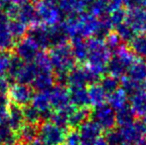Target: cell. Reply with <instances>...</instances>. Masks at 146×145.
Listing matches in <instances>:
<instances>
[{"label": "cell", "mask_w": 146, "mask_h": 145, "mask_svg": "<svg viewBox=\"0 0 146 145\" xmlns=\"http://www.w3.org/2000/svg\"><path fill=\"white\" fill-rule=\"evenodd\" d=\"M146 126L142 121L134 120L125 125H119L117 129L108 132L106 140L110 145H136L144 141Z\"/></svg>", "instance_id": "obj_1"}, {"label": "cell", "mask_w": 146, "mask_h": 145, "mask_svg": "<svg viewBox=\"0 0 146 145\" xmlns=\"http://www.w3.org/2000/svg\"><path fill=\"white\" fill-rule=\"evenodd\" d=\"M48 58L55 79L66 81L68 73L75 68L76 64L71 45L67 43L51 48L48 53Z\"/></svg>", "instance_id": "obj_2"}, {"label": "cell", "mask_w": 146, "mask_h": 145, "mask_svg": "<svg viewBox=\"0 0 146 145\" xmlns=\"http://www.w3.org/2000/svg\"><path fill=\"white\" fill-rule=\"evenodd\" d=\"M88 57L87 62L88 68L98 75H100L106 71V67L111 58V52L108 48L104 39L92 37L87 40Z\"/></svg>", "instance_id": "obj_3"}, {"label": "cell", "mask_w": 146, "mask_h": 145, "mask_svg": "<svg viewBox=\"0 0 146 145\" xmlns=\"http://www.w3.org/2000/svg\"><path fill=\"white\" fill-rule=\"evenodd\" d=\"M135 61L136 57L131 52L130 49L122 45L116 52H114L113 57L110 58L106 67V71L110 75L118 79L127 73L128 69Z\"/></svg>", "instance_id": "obj_4"}, {"label": "cell", "mask_w": 146, "mask_h": 145, "mask_svg": "<svg viewBox=\"0 0 146 145\" xmlns=\"http://www.w3.org/2000/svg\"><path fill=\"white\" fill-rule=\"evenodd\" d=\"M66 128L52 120H43L38 125V140L44 145H62L66 136Z\"/></svg>", "instance_id": "obj_5"}, {"label": "cell", "mask_w": 146, "mask_h": 145, "mask_svg": "<svg viewBox=\"0 0 146 145\" xmlns=\"http://www.w3.org/2000/svg\"><path fill=\"white\" fill-rule=\"evenodd\" d=\"M36 10L40 23L47 26L59 25L63 22L64 14L59 8L58 4L41 0L36 3Z\"/></svg>", "instance_id": "obj_6"}, {"label": "cell", "mask_w": 146, "mask_h": 145, "mask_svg": "<svg viewBox=\"0 0 146 145\" xmlns=\"http://www.w3.org/2000/svg\"><path fill=\"white\" fill-rule=\"evenodd\" d=\"M90 119L102 130H106L108 132L114 129V126L116 125L115 110L106 103L98 105L90 112Z\"/></svg>", "instance_id": "obj_7"}, {"label": "cell", "mask_w": 146, "mask_h": 145, "mask_svg": "<svg viewBox=\"0 0 146 145\" xmlns=\"http://www.w3.org/2000/svg\"><path fill=\"white\" fill-rule=\"evenodd\" d=\"M15 56L25 63H32L39 56L42 49L30 36H24L16 42L14 47Z\"/></svg>", "instance_id": "obj_8"}, {"label": "cell", "mask_w": 146, "mask_h": 145, "mask_svg": "<svg viewBox=\"0 0 146 145\" xmlns=\"http://www.w3.org/2000/svg\"><path fill=\"white\" fill-rule=\"evenodd\" d=\"M34 95V89L31 85L24 83H14L10 87L7 97L10 103L20 107H25L31 105Z\"/></svg>", "instance_id": "obj_9"}, {"label": "cell", "mask_w": 146, "mask_h": 145, "mask_svg": "<svg viewBox=\"0 0 146 145\" xmlns=\"http://www.w3.org/2000/svg\"><path fill=\"white\" fill-rule=\"evenodd\" d=\"M100 77L94 71L88 67H77L74 68L67 75L66 83L69 87H86L96 83V79Z\"/></svg>", "instance_id": "obj_10"}, {"label": "cell", "mask_w": 146, "mask_h": 145, "mask_svg": "<svg viewBox=\"0 0 146 145\" xmlns=\"http://www.w3.org/2000/svg\"><path fill=\"white\" fill-rule=\"evenodd\" d=\"M10 21L9 16L0 10V52H10L17 42L12 34Z\"/></svg>", "instance_id": "obj_11"}, {"label": "cell", "mask_w": 146, "mask_h": 145, "mask_svg": "<svg viewBox=\"0 0 146 145\" xmlns=\"http://www.w3.org/2000/svg\"><path fill=\"white\" fill-rule=\"evenodd\" d=\"M49 95L53 111L65 109L73 105L70 101L69 91L63 85H55L49 89Z\"/></svg>", "instance_id": "obj_12"}, {"label": "cell", "mask_w": 146, "mask_h": 145, "mask_svg": "<svg viewBox=\"0 0 146 145\" xmlns=\"http://www.w3.org/2000/svg\"><path fill=\"white\" fill-rule=\"evenodd\" d=\"M79 134L82 140V145H96L100 138L102 130L92 121L88 119L79 126Z\"/></svg>", "instance_id": "obj_13"}, {"label": "cell", "mask_w": 146, "mask_h": 145, "mask_svg": "<svg viewBox=\"0 0 146 145\" xmlns=\"http://www.w3.org/2000/svg\"><path fill=\"white\" fill-rule=\"evenodd\" d=\"M118 4L112 0H90L88 6V12L98 18H106L115 8L119 7Z\"/></svg>", "instance_id": "obj_14"}, {"label": "cell", "mask_w": 146, "mask_h": 145, "mask_svg": "<svg viewBox=\"0 0 146 145\" xmlns=\"http://www.w3.org/2000/svg\"><path fill=\"white\" fill-rule=\"evenodd\" d=\"M31 105L40 112L43 119L45 120L50 118L53 113L50 95H49V91H38V93H35L34 97H33Z\"/></svg>", "instance_id": "obj_15"}, {"label": "cell", "mask_w": 146, "mask_h": 145, "mask_svg": "<svg viewBox=\"0 0 146 145\" xmlns=\"http://www.w3.org/2000/svg\"><path fill=\"white\" fill-rule=\"evenodd\" d=\"M90 1V0H60L58 6L64 16L69 17L86 12Z\"/></svg>", "instance_id": "obj_16"}, {"label": "cell", "mask_w": 146, "mask_h": 145, "mask_svg": "<svg viewBox=\"0 0 146 145\" xmlns=\"http://www.w3.org/2000/svg\"><path fill=\"white\" fill-rule=\"evenodd\" d=\"M71 103L77 109H84L90 105L88 89L86 87H69L68 89Z\"/></svg>", "instance_id": "obj_17"}, {"label": "cell", "mask_w": 146, "mask_h": 145, "mask_svg": "<svg viewBox=\"0 0 146 145\" xmlns=\"http://www.w3.org/2000/svg\"><path fill=\"white\" fill-rule=\"evenodd\" d=\"M7 124L17 133L21 127L26 123L25 117H24L23 107L10 103L9 110H8L7 116Z\"/></svg>", "instance_id": "obj_18"}, {"label": "cell", "mask_w": 146, "mask_h": 145, "mask_svg": "<svg viewBox=\"0 0 146 145\" xmlns=\"http://www.w3.org/2000/svg\"><path fill=\"white\" fill-rule=\"evenodd\" d=\"M129 107L135 116H144L146 114V89H140L129 97Z\"/></svg>", "instance_id": "obj_19"}, {"label": "cell", "mask_w": 146, "mask_h": 145, "mask_svg": "<svg viewBox=\"0 0 146 145\" xmlns=\"http://www.w3.org/2000/svg\"><path fill=\"white\" fill-rule=\"evenodd\" d=\"M127 77L133 79L136 83L146 85V63L142 60H137L130 66L127 71Z\"/></svg>", "instance_id": "obj_20"}, {"label": "cell", "mask_w": 146, "mask_h": 145, "mask_svg": "<svg viewBox=\"0 0 146 145\" xmlns=\"http://www.w3.org/2000/svg\"><path fill=\"white\" fill-rule=\"evenodd\" d=\"M88 99L90 103L94 107L104 105L108 101V93L104 91V89L102 87V85L98 83H94L92 85H88Z\"/></svg>", "instance_id": "obj_21"}, {"label": "cell", "mask_w": 146, "mask_h": 145, "mask_svg": "<svg viewBox=\"0 0 146 145\" xmlns=\"http://www.w3.org/2000/svg\"><path fill=\"white\" fill-rule=\"evenodd\" d=\"M71 48L73 51L74 57L76 61L80 63L87 62L88 57V45L87 41L83 38H75L72 39Z\"/></svg>", "instance_id": "obj_22"}, {"label": "cell", "mask_w": 146, "mask_h": 145, "mask_svg": "<svg viewBox=\"0 0 146 145\" xmlns=\"http://www.w3.org/2000/svg\"><path fill=\"white\" fill-rule=\"evenodd\" d=\"M129 49L139 59H146V34H137L129 43Z\"/></svg>", "instance_id": "obj_23"}, {"label": "cell", "mask_w": 146, "mask_h": 145, "mask_svg": "<svg viewBox=\"0 0 146 145\" xmlns=\"http://www.w3.org/2000/svg\"><path fill=\"white\" fill-rule=\"evenodd\" d=\"M108 105L114 110H118L128 105V95L122 89H118L108 97Z\"/></svg>", "instance_id": "obj_24"}, {"label": "cell", "mask_w": 146, "mask_h": 145, "mask_svg": "<svg viewBox=\"0 0 146 145\" xmlns=\"http://www.w3.org/2000/svg\"><path fill=\"white\" fill-rule=\"evenodd\" d=\"M37 133H38V125L25 123L17 132L18 141L23 144H28L29 142L35 140V138L37 137Z\"/></svg>", "instance_id": "obj_25"}, {"label": "cell", "mask_w": 146, "mask_h": 145, "mask_svg": "<svg viewBox=\"0 0 146 145\" xmlns=\"http://www.w3.org/2000/svg\"><path fill=\"white\" fill-rule=\"evenodd\" d=\"M90 118V111L88 107L84 109H77L72 111L69 118V126H72L73 128L79 127L81 124H83L85 121Z\"/></svg>", "instance_id": "obj_26"}, {"label": "cell", "mask_w": 146, "mask_h": 145, "mask_svg": "<svg viewBox=\"0 0 146 145\" xmlns=\"http://www.w3.org/2000/svg\"><path fill=\"white\" fill-rule=\"evenodd\" d=\"M18 141L17 133L5 123L0 124V145H13Z\"/></svg>", "instance_id": "obj_27"}, {"label": "cell", "mask_w": 146, "mask_h": 145, "mask_svg": "<svg viewBox=\"0 0 146 145\" xmlns=\"http://www.w3.org/2000/svg\"><path fill=\"white\" fill-rule=\"evenodd\" d=\"M116 113V123L118 125H125V124L131 123L135 120V114L132 111L131 107L126 105L125 107L118 109L115 111Z\"/></svg>", "instance_id": "obj_28"}, {"label": "cell", "mask_w": 146, "mask_h": 145, "mask_svg": "<svg viewBox=\"0 0 146 145\" xmlns=\"http://www.w3.org/2000/svg\"><path fill=\"white\" fill-rule=\"evenodd\" d=\"M115 33L119 37V39L122 41V43H130L131 40L137 35L134 30L128 24L125 23V21L115 28Z\"/></svg>", "instance_id": "obj_29"}, {"label": "cell", "mask_w": 146, "mask_h": 145, "mask_svg": "<svg viewBox=\"0 0 146 145\" xmlns=\"http://www.w3.org/2000/svg\"><path fill=\"white\" fill-rule=\"evenodd\" d=\"M23 112H24V117H25L26 123L39 125L43 121V117L41 115V113L31 105L23 107Z\"/></svg>", "instance_id": "obj_30"}, {"label": "cell", "mask_w": 146, "mask_h": 145, "mask_svg": "<svg viewBox=\"0 0 146 145\" xmlns=\"http://www.w3.org/2000/svg\"><path fill=\"white\" fill-rule=\"evenodd\" d=\"M100 85L104 89L106 93L110 95L112 93L113 91H115L116 89H119V85H120V81H119L117 77H112V75H106L104 77V79L100 81Z\"/></svg>", "instance_id": "obj_31"}, {"label": "cell", "mask_w": 146, "mask_h": 145, "mask_svg": "<svg viewBox=\"0 0 146 145\" xmlns=\"http://www.w3.org/2000/svg\"><path fill=\"white\" fill-rule=\"evenodd\" d=\"M125 17H126V10L122 8V6H119V7L113 9L111 13L108 16L113 29H115L117 26L122 24L125 21Z\"/></svg>", "instance_id": "obj_32"}, {"label": "cell", "mask_w": 146, "mask_h": 145, "mask_svg": "<svg viewBox=\"0 0 146 145\" xmlns=\"http://www.w3.org/2000/svg\"><path fill=\"white\" fill-rule=\"evenodd\" d=\"M13 55L10 52H0V77H6L11 65Z\"/></svg>", "instance_id": "obj_33"}, {"label": "cell", "mask_w": 146, "mask_h": 145, "mask_svg": "<svg viewBox=\"0 0 146 145\" xmlns=\"http://www.w3.org/2000/svg\"><path fill=\"white\" fill-rule=\"evenodd\" d=\"M104 42H106V46H108V48L110 49V51L111 53L116 52V51L123 45L122 41L119 39V37L117 36L116 33H114V32H111L110 35L106 36Z\"/></svg>", "instance_id": "obj_34"}, {"label": "cell", "mask_w": 146, "mask_h": 145, "mask_svg": "<svg viewBox=\"0 0 146 145\" xmlns=\"http://www.w3.org/2000/svg\"><path fill=\"white\" fill-rule=\"evenodd\" d=\"M62 145H82V140L80 137L79 131L72 129L66 133L65 139Z\"/></svg>", "instance_id": "obj_35"}, {"label": "cell", "mask_w": 146, "mask_h": 145, "mask_svg": "<svg viewBox=\"0 0 146 145\" xmlns=\"http://www.w3.org/2000/svg\"><path fill=\"white\" fill-rule=\"evenodd\" d=\"M9 107H10V101L7 99V97H0V124L5 123L7 121Z\"/></svg>", "instance_id": "obj_36"}, {"label": "cell", "mask_w": 146, "mask_h": 145, "mask_svg": "<svg viewBox=\"0 0 146 145\" xmlns=\"http://www.w3.org/2000/svg\"><path fill=\"white\" fill-rule=\"evenodd\" d=\"M122 4L128 9L131 8H146V0H122Z\"/></svg>", "instance_id": "obj_37"}, {"label": "cell", "mask_w": 146, "mask_h": 145, "mask_svg": "<svg viewBox=\"0 0 146 145\" xmlns=\"http://www.w3.org/2000/svg\"><path fill=\"white\" fill-rule=\"evenodd\" d=\"M10 0H0V10L5 11V9L10 5Z\"/></svg>", "instance_id": "obj_38"}, {"label": "cell", "mask_w": 146, "mask_h": 145, "mask_svg": "<svg viewBox=\"0 0 146 145\" xmlns=\"http://www.w3.org/2000/svg\"><path fill=\"white\" fill-rule=\"evenodd\" d=\"M27 2H30L29 0H10V3L12 4V5H23V4L27 3Z\"/></svg>", "instance_id": "obj_39"}, {"label": "cell", "mask_w": 146, "mask_h": 145, "mask_svg": "<svg viewBox=\"0 0 146 145\" xmlns=\"http://www.w3.org/2000/svg\"><path fill=\"white\" fill-rule=\"evenodd\" d=\"M96 145H110V144H108V142L106 140V138H102V137H100V139L96 141Z\"/></svg>", "instance_id": "obj_40"}, {"label": "cell", "mask_w": 146, "mask_h": 145, "mask_svg": "<svg viewBox=\"0 0 146 145\" xmlns=\"http://www.w3.org/2000/svg\"><path fill=\"white\" fill-rule=\"evenodd\" d=\"M26 145H44V144H42L41 143L40 141H39V140H33V141H31V142H29V143L28 144H26Z\"/></svg>", "instance_id": "obj_41"}, {"label": "cell", "mask_w": 146, "mask_h": 145, "mask_svg": "<svg viewBox=\"0 0 146 145\" xmlns=\"http://www.w3.org/2000/svg\"><path fill=\"white\" fill-rule=\"evenodd\" d=\"M48 2H51V3H54V4H58L60 2V0H46Z\"/></svg>", "instance_id": "obj_42"}, {"label": "cell", "mask_w": 146, "mask_h": 145, "mask_svg": "<svg viewBox=\"0 0 146 145\" xmlns=\"http://www.w3.org/2000/svg\"><path fill=\"white\" fill-rule=\"evenodd\" d=\"M114 3L118 4V5H122V0H112Z\"/></svg>", "instance_id": "obj_43"}, {"label": "cell", "mask_w": 146, "mask_h": 145, "mask_svg": "<svg viewBox=\"0 0 146 145\" xmlns=\"http://www.w3.org/2000/svg\"><path fill=\"white\" fill-rule=\"evenodd\" d=\"M31 3H38L39 1H41V0H29Z\"/></svg>", "instance_id": "obj_44"}, {"label": "cell", "mask_w": 146, "mask_h": 145, "mask_svg": "<svg viewBox=\"0 0 146 145\" xmlns=\"http://www.w3.org/2000/svg\"><path fill=\"white\" fill-rule=\"evenodd\" d=\"M143 123H144V125L146 126V114H145V115L144 116H143Z\"/></svg>", "instance_id": "obj_45"}, {"label": "cell", "mask_w": 146, "mask_h": 145, "mask_svg": "<svg viewBox=\"0 0 146 145\" xmlns=\"http://www.w3.org/2000/svg\"><path fill=\"white\" fill-rule=\"evenodd\" d=\"M136 145H146V143L144 141H142V142H140V143H138V144H136Z\"/></svg>", "instance_id": "obj_46"}, {"label": "cell", "mask_w": 146, "mask_h": 145, "mask_svg": "<svg viewBox=\"0 0 146 145\" xmlns=\"http://www.w3.org/2000/svg\"><path fill=\"white\" fill-rule=\"evenodd\" d=\"M13 145H16V144H13Z\"/></svg>", "instance_id": "obj_47"}]
</instances>
